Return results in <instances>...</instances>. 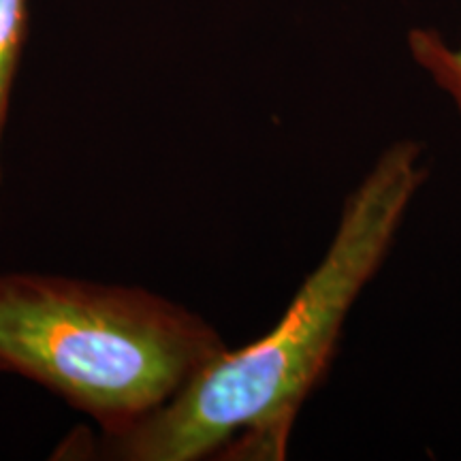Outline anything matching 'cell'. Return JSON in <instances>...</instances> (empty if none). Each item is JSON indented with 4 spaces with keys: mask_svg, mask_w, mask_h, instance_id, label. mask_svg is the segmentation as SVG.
Returning <instances> with one entry per match:
<instances>
[{
    "mask_svg": "<svg viewBox=\"0 0 461 461\" xmlns=\"http://www.w3.org/2000/svg\"><path fill=\"white\" fill-rule=\"evenodd\" d=\"M425 177L417 141L384 148L346 197L330 248L280 321L255 342L218 353L148 417L105 436L107 457L285 459L297 414L330 372L344 322L383 267Z\"/></svg>",
    "mask_w": 461,
    "mask_h": 461,
    "instance_id": "cell-1",
    "label": "cell"
},
{
    "mask_svg": "<svg viewBox=\"0 0 461 461\" xmlns=\"http://www.w3.org/2000/svg\"><path fill=\"white\" fill-rule=\"evenodd\" d=\"M229 348L203 316L140 286L0 274V372L118 434Z\"/></svg>",
    "mask_w": 461,
    "mask_h": 461,
    "instance_id": "cell-2",
    "label": "cell"
},
{
    "mask_svg": "<svg viewBox=\"0 0 461 461\" xmlns=\"http://www.w3.org/2000/svg\"><path fill=\"white\" fill-rule=\"evenodd\" d=\"M28 34V0H0V190H3V141L7 131L11 95L20 71ZM3 218V205H0Z\"/></svg>",
    "mask_w": 461,
    "mask_h": 461,
    "instance_id": "cell-3",
    "label": "cell"
},
{
    "mask_svg": "<svg viewBox=\"0 0 461 461\" xmlns=\"http://www.w3.org/2000/svg\"><path fill=\"white\" fill-rule=\"evenodd\" d=\"M408 50L414 62L429 73L436 86L451 96L461 115V48H451L431 28H412L408 32Z\"/></svg>",
    "mask_w": 461,
    "mask_h": 461,
    "instance_id": "cell-4",
    "label": "cell"
}]
</instances>
